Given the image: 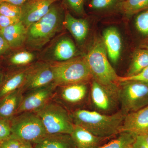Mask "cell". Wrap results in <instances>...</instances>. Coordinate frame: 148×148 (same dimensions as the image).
Listing matches in <instances>:
<instances>
[{
    "label": "cell",
    "instance_id": "43",
    "mask_svg": "<svg viewBox=\"0 0 148 148\" xmlns=\"http://www.w3.org/2000/svg\"><path fill=\"white\" fill-rule=\"evenodd\" d=\"M88 1H89V0H88Z\"/></svg>",
    "mask_w": 148,
    "mask_h": 148
},
{
    "label": "cell",
    "instance_id": "35",
    "mask_svg": "<svg viewBox=\"0 0 148 148\" xmlns=\"http://www.w3.org/2000/svg\"><path fill=\"white\" fill-rule=\"evenodd\" d=\"M10 48L8 43L0 33V55L4 54Z\"/></svg>",
    "mask_w": 148,
    "mask_h": 148
},
{
    "label": "cell",
    "instance_id": "19",
    "mask_svg": "<svg viewBox=\"0 0 148 148\" xmlns=\"http://www.w3.org/2000/svg\"><path fill=\"white\" fill-rule=\"evenodd\" d=\"M27 28L21 21L0 29V33L8 43L11 48L21 47L25 44Z\"/></svg>",
    "mask_w": 148,
    "mask_h": 148
},
{
    "label": "cell",
    "instance_id": "41",
    "mask_svg": "<svg viewBox=\"0 0 148 148\" xmlns=\"http://www.w3.org/2000/svg\"><path fill=\"white\" fill-rule=\"evenodd\" d=\"M2 2L1 0H0V3H1Z\"/></svg>",
    "mask_w": 148,
    "mask_h": 148
},
{
    "label": "cell",
    "instance_id": "26",
    "mask_svg": "<svg viewBox=\"0 0 148 148\" xmlns=\"http://www.w3.org/2000/svg\"><path fill=\"white\" fill-rule=\"evenodd\" d=\"M89 8L96 12L114 10L117 12V6L119 0H89Z\"/></svg>",
    "mask_w": 148,
    "mask_h": 148
},
{
    "label": "cell",
    "instance_id": "16",
    "mask_svg": "<svg viewBox=\"0 0 148 148\" xmlns=\"http://www.w3.org/2000/svg\"><path fill=\"white\" fill-rule=\"evenodd\" d=\"M24 93L21 88L0 99V116L10 121L17 114Z\"/></svg>",
    "mask_w": 148,
    "mask_h": 148
},
{
    "label": "cell",
    "instance_id": "7",
    "mask_svg": "<svg viewBox=\"0 0 148 148\" xmlns=\"http://www.w3.org/2000/svg\"><path fill=\"white\" fill-rule=\"evenodd\" d=\"M121 111L125 115L148 106V84L138 81L119 83Z\"/></svg>",
    "mask_w": 148,
    "mask_h": 148
},
{
    "label": "cell",
    "instance_id": "18",
    "mask_svg": "<svg viewBox=\"0 0 148 148\" xmlns=\"http://www.w3.org/2000/svg\"><path fill=\"white\" fill-rule=\"evenodd\" d=\"M64 26L79 43H82L86 39L89 31V25L86 19L76 18L66 10Z\"/></svg>",
    "mask_w": 148,
    "mask_h": 148
},
{
    "label": "cell",
    "instance_id": "21",
    "mask_svg": "<svg viewBox=\"0 0 148 148\" xmlns=\"http://www.w3.org/2000/svg\"><path fill=\"white\" fill-rule=\"evenodd\" d=\"M34 146V148H73V144L70 135L47 134Z\"/></svg>",
    "mask_w": 148,
    "mask_h": 148
},
{
    "label": "cell",
    "instance_id": "25",
    "mask_svg": "<svg viewBox=\"0 0 148 148\" xmlns=\"http://www.w3.org/2000/svg\"><path fill=\"white\" fill-rule=\"evenodd\" d=\"M35 58L34 53L27 51H22L12 55L9 58V62L13 66L23 68L33 64L32 63Z\"/></svg>",
    "mask_w": 148,
    "mask_h": 148
},
{
    "label": "cell",
    "instance_id": "2",
    "mask_svg": "<svg viewBox=\"0 0 148 148\" xmlns=\"http://www.w3.org/2000/svg\"><path fill=\"white\" fill-rule=\"evenodd\" d=\"M65 12L60 1L53 3L44 16L27 28L25 45L33 50L43 47L61 31Z\"/></svg>",
    "mask_w": 148,
    "mask_h": 148
},
{
    "label": "cell",
    "instance_id": "30",
    "mask_svg": "<svg viewBox=\"0 0 148 148\" xmlns=\"http://www.w3.org/2000/svg\"><path fill=\"white\" fill-rule=\"evenodd\" d=\"M11 136L10 121L0 116V144Z\"/></svg>",
    "mask_w": 148,
    "mask_h": 148
},
{
    "label": "cell",
    "instance_id": "24",
    "mask_svg": "<svg viewBox=\"0 0 148 148\" xmlns=\"http://www.w3.org/2000/svg\"><path fill=\"white\" fill-rule=\"evenodd\" d=\"M118 135L115 139L97 148H128L132 145L135 138L134 135L127 132H121Z\"/></svg>",
    "mask_w": 148,
    "mask_h": 148
},
{
    "label": "cell",
    "instance_id": "28",
    "mask_svg": "<svg viewBox=\"0 0 148 148\" xmlns=\"http://www.w3.org/2000/svg\"><path fill=\"white\" fill-rule=\"evenodd\" d=\"M0 14L20 19L21 6L6 2H2L0 3Z\"/></svg>",
    "mask_w": 148,
    "mask_h": 148
},
{
    "label": "cell",
    "instance_id": "13",
    "mask_svg": "<svg viewBox=\"0 0 148 148\" xmlns=\"http://www.w3.org/2000/svg\"><path fill=\"white\" fill-rule=\"evenodd\" d=\"M57 1L60 0H28L20 6V21L28 28L44 16L51 6Z\"/></svg>",
    "mask_w": 148,
    "mask_h": 148
},
{
    "label": "cell",
    "instance_id": "12",
    "mask_svg": "<svg viewBox=\"0 0 148 148\" xmlns=\"http://www.w3.org/2000/svg\"><path fill=\"white\" fill-rule=\"evenodd\" d=\"M76 47L68 37L56 39L44 52L42 59L48 63L62 62L77 57Z\"/></svg>",
    "mask_w": 148,
    "mask_h": 148
},
{
    "label": "cell",
    "instance_id": "39",
    "mask_svg": "<svg viewBox=\"0 0 148 148\" xmlns=\"http://www.w3.org/2000/svg\"><path fill=\"white\" fill-rule=\"evenodd\" d=\"M141 136L143 137V139L145 140L146 143L148 145V133L145 134V135H142Z\"/></svg>",
    "mask_w": 148,
    "mask_h": 148
},
{
    "label": "cell",
    "instance_id": "17",
    "mask_svg": "<svg viewBox=\"0 0 148 148\" xmlns=\"http://www.w3.org/2000/svg\"><path fill=\"white\" fill-rule=\"evenodd\" d=\"M103 41L107 54L112 62L116 64L119 60L121 53V37L116 29L110 27L103 32Z\"/></svg>",
    "mask_w": 148,
    "mask_h": 148
},
{
    "label": "cell",
    "instance_id": "27",
    "mask_svg": "<svg viewBox=\"0 0 148 148\" xmlns=\"http://www.w3.org/2000/svg\"><path fill=\"white\" fill-rule=\"evenodd\" d=\"M85 2L86 0H62L61 3L65 9L71 14L83 16L86 14Z\"/></svg>",
    "mask_w": 148,
    "mask_h": 148
},
{
    "label": "cell",
    "instance_id": "31",
    "mask_svg": "<svg viewBox=\"0 0 148 148\" xmlns=\"http://www.w3.org/2000/svg\"><path fill=\"white\" fill-rule=\"evenodd\" d=\"M127 81H138L148 84V66L135 75L131 77H119V83Z\"/></svg>",
    "mask_w": 148,
    "mask_h": 148
},
{
    "label": "cell",
    "instance_id": "42",
    "mask_svg": "<svg viewBox=\"0 0 148 148\" xmlns=\"http://www.w3.org/2000/svg\"><path fill=\"white\" fill-rule=\"evenodd\" d=\"M119 1H122V0H119Z\"/></svg>",
    "mask_w": 148,
    "mask_h": 148
},
{
    "label": "cell",
    "instance_id": "14",
    "mask_svg": "<svg viewBox=\"0 0 148 148\" xmlns=\"http://www.w3.org/2000/svg\"><path fill=\"white\" fill-rule=\"evenodd\" d=\"M127 132L142 136L148 133V106L125 115L120 129V133Z\"/></svg>",
    "mask_w": 148,
    "mask_h": 148
},
{
    "label": "cell",
    "instance_id": "29",
    "mask_svg": "<svg viewBox=\"0 0 148 148\" xmlns=\"http://www.w3.org/2000/svg\"><path fill=\"white\" fill-rule=\"evenodd\" d=\"M135 25L140 33L148 35V10L138 14L135 19Z\"/></svg>",
    "mask_w": 148,
    "mask_h": 148
},
{
    "label": "cell",
    "instance_id": "36",
    "mask_svg": "<svg viewBox=\"0 0 148 148\" xmlns=\"http://www.w3.org/2000/svg\"><path fill=\"white\" fill-rule=\"evenodd\" d=\"M28 0H1L2 2H6L18 6H21Z\"/></svg>",
    "mask_w": 148,
    "mask_h": 148
},
{
    "label": "cell",
    "instance_id": "22",
    "mask_svg": "<svg viewBox=\"0 0 148 148\" xmlns=\"http://www.w3.org/2000/svg\"><path fill=\"white\" fill-rule=\"evenodd\" d=\"M117 12L130 17L144 11L148 10V0H122L117 6Z\"/></svg>",
    "mask_w": 148,
    "mask_h": 148
},
{
    "label": "cell",
    "instance_id": "10",
    "mask_svg": "<svg viewBox=\"0 0 148 148\" xmlns=\"http://www.w3.org/2000/svg\"><path fill=\"white\" fill-rule=\"evenodd\" d=\"M56 87L53 82L24 93L16 114L24 112H36L38 111L52 100Z\"/></svg>",
    "mask_w": 148,
    "mask_h": 148
},
{
    "label": "cell",
    "instance_id": "34",
    "mask_svg": "<svg viewBox=\"0 0 148 148\" xmlns=\"http://www.w3.org/2000/svg\"><path fill=\"white\" fill-rule=\"evenodd\" d=\"M132 148H148V145L142 136H137L132 144Z\"/></svg>",
    "mask_w": 148,
    "mask_h": 148
},
{
    "label": "cell",
    "instance_id": "40",
    "mask_svg": "<svg viewBox=\"0 0 148 148\" xmlns=\"http://www.w3.org/2000/svg\"><path fill=\"white\" fill-rule=\"evenodd\" d=\"M128 148H132V145H131V146H130V147H128Z\"/></svg>",
    "mask_w": 148,
    "mask_h": 148
},
{
    "label": "cell",
    "instance_id": "8",
    "mask_svg": "<svg viewBox=\"0 0 148 148\" xmlns=\"http://www.w3.org/2000/svg\"><path fill=\"white\" fill-rule=\"evenodd\" d=\"M119 90V83L103 85L92 79L89 95L93 110L108 114L117 112Z\"/></svg>",
    "mask_w": 148,
    "mask_h": 148
},
{
    "label": "cell",
    "instance_id": "38",
    "mask_svg": "<svg viewBox=\"0 0 148 148\" xmlns=\"http://www.w3.org/2000/svg\"><path fill=\"white\" fill-rule=\"evenodd\" d=\"M4 79V76L3 73L2 71H0V85L1 84Z\"/></svg>",
    "mask_w": 148,
    "mask_h": 148
},
{
    "label": "cell",
    "instance_id": "23",
    "mask_svg": "<svg viewBox=\"0 0 148 148\" xmlns=\"http://www.w3.org/2000/svg\"><path fill=\"white\" fill-rule=\"evenodd\" d=\"M148 66V50L139 49L135 51L132 62L125 77H131L139 74Z\"/></svg>",
    "mask_w": 148,
    "mask_h": 148
},
{
    "label": "cell",
    "instance_id": "5",
    "mask_svg": "<svg viewBox=\"0 0 148 148\" xmlns=\"http://www.w3.org/2000/svg\"><path fill=\"white\" fill-rule=\"evenodd\" d=\"M42 122L47 133L71 135L74 126L68 110L52 100L36 112Z\"/></svg>",
    "mask_w": 148,
    "mask_h": 148
},
{
    "label": "cell",
    "instance_id": "33",
    "mask_svg": "<svg viewBox=\"0 0 148 148\" xmlns=\"http://www.w3.org/2000/svg\"><path fill=\"white\" fill-rule=\"evenodd\" d=\"M20 21L19 18L9 17L0 14V29L16 24Z\"/></svg>",
    "mask_w": 148,
    "mask_h": 148
},
{
    "label": "cell",
    "instance_id": "6",
    "mask_svg": "<svg viewBox=\"0 0 148 148\" xmlns=\"http://www.w3.org/2000/svg\"><path fill=\"white\" fill-rule=\"evenodd\" d=\"M10 124L12 136L33 145L47 135L40 119L34 112L17 114Z\"/></svg>",
    "mask_w": 148,
    "mask_h": 148
},
{
    "label": "cell",
    "instance_id": "32",
    "mask_svg": "<svg viewBox=\"0 0 148 148\" xmlns=\"http://www.w3.org/2000/svg\"><path fill=\"white\" fill-rule=\"evenodd\" d=\"M21 143V140L11 136L0 144V148H19Z\"/></svg>",
    "mask_w": 148,
    "mask_h": 148
},
{
    "label": "cell",
    "instance_id": "4",
    "mask_svg": "<svg viewBox=\"0 0 148 148\" xmlns=\"http://www.w3.org/2000/svg\"><path fill=\"white\" fill-rule=\"evenodd\" d=\"M56 86L88 83L92 76L84 56L62 62L50 63Z\"/></svg>",
    "mask_w": 148,
    "mask_h": 148
},
{
    "label": "cell",
    "instance_id": "20",
    "mask_svg": "<svg viewBox=\"0 0 148 148\" xmlns=\"http://www.w3.org/2000/svg\"><path fill=\"white\" fill-rule=\"evenodd\" d=\"M32 65L19 68L7 77L4 79L0 85V99L22 87Z\"/></svg>",
    "mask_w": 148,
    "mask_h": 148
},
{
    "label": "cell",
    "instance_id": "15",
    "mask_svg": "<svg viewBox=\"0 0 148 148\" xmlns=\"http://www.w3.org/2000/svg\"><path fill=\"white\" fill-rule=\"evenodd\" d=\"M70 136L73 148H97L108 139L96 136L84 127L77 125L74 126Z\"/></svg>",
    "mask_w": 148,
    "mask_h": 148
},
{
    "label": "cell",
    "instance_id": "1",
    "mask_svg": "<svg viewBox=\"0 0 148 148\" xmlns=\"http://www.w3.org/2000/svg\"><path fill=\"white\" fill-rule=\"evenodd\" d=\"M70 113L75 125L84 127L98 137L107 139L120 133L125 116L120 110L108 114L82 108L72 111Z\"/></svg>",
    "mask_w": 148,
    "mask_h": 148
},
{
    "label": "cell",
    "instance_id": "9",
    "mask_svg": "<svg viewBox=\"0 0 148 148\" xmlns=\"http://www.w3.org/2000/svg\"><path fill=\"white\" fill-rule=\"evenodd\" d=\"M88 83H80L57 86L52 101L63 106L69 112L82 107L89 95Z\"/></svg>",
    "mask_w": 148,
    "mask_h": 148
},
{
    "label": "cell",
    "instance_id": "3",
    "mask_svg": "<svg viewBox=\"0 0 148 148\" xmlns=\"http://www.w3.org/2000/svg\"><path fill=\"white\" fill-rule=\"evenodd\" d=\"M103 40L98 38L84 56L92 79L103 85L119 84V77L109 62Z\"/></svg>",
    "mask_w": 148,
    "mask_h": 148
},
{
    "label": "cell",
    "instance_id": "11",
    "mask_svg": "<svg viewBox=\"0 0 148 148\" xmlns=\"http://www.w3.org/2000/svg\"><path fill=\"white\" fill-rule=\"evenodd\" d=\"M54 74L50 63L43 62L33 64L24 84V93L54 82Z\"/></svg>",
    "mask_w": 148,
    "mask_h": 148
},
{
    "label": "cell",
    "instance_id": "37",
    "mask_svg": "<svg viewBox=\"0 0 148 148\" xmlns=\"http://www.w3.org/2000/svg\"><path fill=\"white\" fill-rule=\"evenodd\" d=\"M19 148H34V145L29 142L21 141Z\"/></svg>",
    "mask_w": 148,
    "mask_h": 148
}]
</instances>
